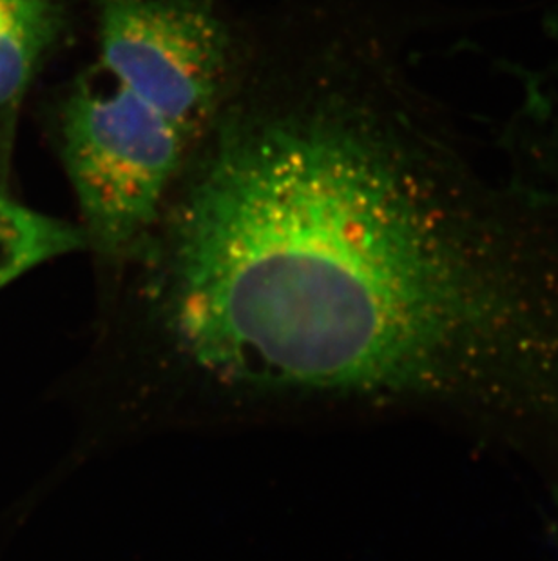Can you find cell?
<instances>
[{
	"label": "cell",
	"mask_w": 558,
	"mask_h": 561,
	"mask_svg": "<svg viewBox=\"0 0 558 561\" xmlns=\"http://www.w3.org/2000/svg\"><path fill=\"white\" fill-rule=\"evenodd\" d=\"M421 201L334 54H243L154 231L165 329L231 386H410L472 314Z\"/></svg>",
	"instance_id": "obj_1"
},
{
	"label": "cell",
	"mask_w": 558,
	"mask_h": 561,
	"mask_svg": "<svg viewBox=\"0 0 558 561\" xmlns=\"http://www.w3.org/2000/svg\"><path fill=\"white\" fill-rule=\"evenodd\" d=\"M60 140L85 244L112 260L149 244L189 142L101 64L71 85Z\"/></svg>",
	"instance_id": "obj_2"
},
{
	"label": "cell",
	"mask_w": 558,
	"mask_h": 561,
	"mask_svg": "<svg viewBox=\"0 0 558 561\" xmlns=\"http://www.w3.org/2000/svg\"><path fill=\"white\" fill-rule=\"evenodd\" d=\"M101 64L190 148L217 117L242 62L220 0H93Z\"/></svg>",
	"instance_id": "obj_3"
},
{
	"label": "cell",
	"mask_w": 558,
	"mask_h": 561,
	"mask_svg": "<svg viewBox=\"0 0 558 561\" xmlns=\"http://www.w3.org/2000/svg\"><path fill=\"white\" fill-rule=\"evenodd\" d=\"M66 24V0H10L0 11V113L21 102Z\"/></svg>",
	"instance_id": "obj_4"
},
{
	"label": "cell",
	"mask_w": 558,
	"mask_h": 561,
	"mask_svg": "<svg viewBox=\"0 0 558 561\" xmlns=\"http://www.w3.org/2000/svg\"><path fill=\"white\" fill-rule=\"evenodd\" d=\"M85 245L82 229L0 195V286L46 260Z\"/></svg>",
	"instance_id": "obj_5"
},
{
	"label": "cell",
	"mask_w": 558,
	"mask_h": 561,
	"mask_svg": "<svg viewBox=\"0 0 558 561\" xmlns=\"http://www.w3.org/2000/svg\"><path fill=\"white\" fill-rule=\"evenodd\" d=\"M10 0H0V11L4 10V5L8 4Z\"/></svg>",
	"instance_id": "obj_6"
}]
</instances>
